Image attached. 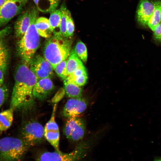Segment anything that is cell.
I'll return each instance as SVG.
<instances>
[{
	"instance_id": "obj_1",
	"label": "cell",
	"mask_w": 161,
	"mask_h": 161,
	"mask_svg": "<svg viewBox=\"0 0 161 161\" xmlns=\"http://www.w3.org/2000/svg\"><path fill=\"white\" fill-rule=\"evenodd\" d=\"M14 77L10 108L14 110L31 109L35 104L32 91L38 79L29 66L23 62L17 67Z\"/></svg>"
},
{
	"instance_id": "obj_2",
	"label": "cell",
	"mask_w": 161,
	"mask_h": 161,
	"mask_svg": "<svg viewBox=\"0 0 161 161\" xmlns=\"http://www.w3.org/2000/svg\"><path fill=\"white\" fill-rule=\"evenodd\" d=\"M31 10V17L30 24L17 45L18 55L23 62L28 66L40 44V35L35 26V21L38 18V11L35 7Z\"/></svg>"
},
{
	"instance_id": "obj_3",
	"label": "cell",
	"mask_w": 161,
	"mask_h": 161,
	"mask_svg": "<svg viewBox=\"0 0 161 161\" xmlns=\"http://www.w3.org/2000/svg\"><path fill=\"white\" fill-rule=\"evenodd\" d=\"M53 34L47 40L43 54L54 70L58 64L67 59L71 52V42L68 38L64 37L61 32Z\"/></svg>"
},
{
	"instance_id": "obj_4",
	"label": "cell",
	"mask_w": 161,
	"mask_h": 161,
	"mask_svg": "<svg viewBox=\"0 0 161 161\" xmlns=\"http://www.w3.org/2000/svg\"><path fill=\"white\" fill-rule=\"evenodd\" d=\"M29 147L21 138L3 137L0 139V161H20Z\"/></svg>"
},
{
	"instance_id": "obj_5",
	"label": "cell",
	"mask_w": 161,
	"mask_h": 161,
	"mask_svg": "<svg viewBox=\"0 0 161 161\" xmlns=\"http://www.w3.org/2000/svg\"><path fill=\"white\" fill-rule=\"evenodd\" d=\"M87 144V142L81 143L69 153H64L56 151H45L38 156L36 161H78L85 154Z\"/></svg>"
},
{
	"instance_id": "obj_6",
	"label": "cell",
	"mask_w": 161,
	"mask_h": 161,
	"mask_svg": "<svg viewBox=\"0 0 161 161\" xmlns=\"http://www.w3.org/2000/svg\"><path fill=\"white\" fill-rule=\"evenodd\" d=\"M21 139L29 146L41 143L44 137V127L39 123L32 120L27 123L23 126Z\"/></svg>"
},
{
	"instance_id": "obj_7",
	"label": "cell",
	"mask_w": 161,
	"mask_h": 161,
	"mask_svg": "<svg viewBox=\"0 0 161 161\" xmlns=\"http://www.w3.org/2000/svg\"><path fill=\"white\" fill-rule=\"evenodd\" d=\"M85 129L83 120L78 117H75L68 118L64 126L63 132L67 138L77 141L83 137Z\"/></svg>"
},
{
	"instance_id": "obj_8",
	"label": "cell",
	"mask_w": 161,
	"mask_h": 161,
	"mask_svg": "<svg viewBox=\"0 0 161 161\" xmlns=\"http://www.w3.org/2000/svg\"><path fill=\"white\" fill-rule=\"evenodd\" d=\"M29 66L38 80L52 76L53 69L50 64L43 57L35 55L30 61Z\"/></svg>"
},
{
	"instance_id": "obj_9",
	"label": "cell",
	"mask_w": 161,
	"mask_h": 161,
	"mask_svg": "<svg viewBox=\"0 0 161 161\" xmlns=\"http://www.w3.org/2000/svg\"><path fill=\"white\" fill-rule=\"evenodd\" d=\"M23 5L18 0H7L0 9V26L19 14Z\"/></svg>"
},
{
	"instance_id": "obj_10",
	"label": "cell",
	"mask_w": 161,
	"mask_h": 161,
	"mask_svg": "<svg viewBox=\"0 0 161 161\" xmlns=\"http://www.w3.org/2000/svg\"><path fill=\"white\" fill-rule=\"evenodd\" d=\"M87 106V101L83 98H70L64 107L63 114L68 118L78 117L85 111Z\"/></svg>"
},
{
	"instance_id": "obj_11",
	"label": "cell",
	"mask_w": 161,
	"mask_h": 161,
	"mask_svg": "<svg viewBox=\"0 0 161 161\" xmlns=\"http://www.w3.org/2000/svg\"><path fill=\"white\" fill-rule=\"evenodd\" d=\"M156 7L155 2L148 0H140L136 12L137 18L139 23L143 26H148V21Z\"/></svg>"
},
{
	"instance_id": "obj_12",
	"label": "cell",
	"mask_w": 161,
	"mask_h": 161,
	"mask_svg": "<svg viewBox=\"0 0 161 161\" xmlns=\"http://www.w3.org/2000/svg\"><path fill=\"white\" fill-rule=\"evenodd\" d=\"M54 88L50 78H45L38 80L34 86L32 95L34 99L44 100L47 98Z\"/></svg>"
},
{
	"instance_id": "obj_13",
	"label": "cell",
	"mask_w": 161,
	"mask_h": 161,
	"mask_svg": "<svg viewBox=\"0 0 161 161\" xmlns=\"http://www.w3.org/2000/svg\"><path fill=\"white\" fill-rule=\"evenodd\" d=\"M31 17V10L24 12L18 16L14 25L16 37L21 38L24 34L30 24Z\"/></svg>"
},
{
	"instance_id": "obj_14",
	"label": "cell",
	"mask_w": 161,
	"mask_h": 161,
	"mask_svg": "<svg viewBox=\"0 0 161 161\" xmlns=\"http://www.w3.org/2000/svg\"><path fill=\"white\" fill-rule=\"evenodd\" d=\"M35 26L40 36L48 38L52 35L53 30L47 18L43 17H38L35 21Z\"/></svg>"
},
{
	"instance_id": "obj_15",
	"label": "cell",
	"mask_w": 161,
	"mask_h": 161,
	"mask_svg": "<svg viewBox=\"0 0 161 161\" xmlns=\"http://www.w3.org/2000/svg\"><path fill=\"white\" fill-rule=\"evenodd\" d=\"M10 28L7 27L0 31V67L6 68L8 58V52L4 38L8 33Z\"/></svg>"
},
{
	"instance_id": "obj_16",
	"label": "cell",
	"mask_w": 161,
	"mask_h": 161,
	"mask_svg": "<svg viewBox=\"0 0 161 161\" xmlns=\"http://www.w3.org/2000/svg\"><path fill=\"white\" fill-rule=\"evenodd\" d=\"M64 91L66 96L70 98L81 97L83 89L74 83L68 76L64 80Z\"/></svg>"
},
{
	"instance_id": "obj_17",
	"label": "cell",
	"mask_w": 161,
	"mask_h": 161,
	"mask_svg": "<svg viewBox=\"0 0 161 161\" xmlns=\"http://www.w3.org/2000/svg\"><path fill=\"white\" fill-rule=\"evenodd\" d=\"M83 66L74 49L72 50L67 59L66 69L68 75L71 74L77 69Z\"/></svg>"
},
{
	"instance_id": "obj_18",
	"label": "cell",
	"mask_w": 161,
	"mask_h": 161,
	"mask_svg": "<svg viewBox=\"0 0 161 161\" xmlns=\"http://www.w3.org/2000/svg\"><path fill=\"white\" fill-rule=\"evenodd\" d=\"M13 111L10 108L0 112V131L7 130L11 126L13 120Z\"/></svg>"
},
{
	"instance_id": "obj_19",
	"label": "cell",
	"mask_w": 161,
	"mask_h": 161,
	"mask_svg": "<svg viewBox=\"0 0 161 161\" xmlns=\"http://www.w3.org/2000/svg\"><path fill=\"white\" fill-rule=\"evenodd\" d=\"M37 9L43 12H51L56 9L60 0H33Z\"/></svg>"
},
{
	"instance_id": "obj_20",
	"label": "cell",
	"mask_w": 161,
	"mask_h": 161,
	"mask_svg": "<svg viewBox=\"0 0 161 161\" xmlns=\"http://www.w3.org/2000/svg\"><path fill=\"white\" fill-rule=\"evenodd\" d=\"M60 132L57 130L44 131V137L57 151H61L59 148Z\"/></svg>"
},
{
	"instance_id": "obj_21",
	"label": "cell",
	"mask_w": 161,
	"mask_h": 161,
	"mask_svg": "<svg viewBox=\"0 0 161 161\" xmlns=\"http://www.w3.org/2000/svg\"><path fill=\"white\" fill-rule=\"evenodd\" d=\"M61 16V13L60 9H55L50 12L49 21L53 33L61 32L60 24Z\"/></svg>"
},
{
	"instance_id": "obj_22",
	"label": "cell",
	"mask_w": 161,
	"mask_h": 161,
	"mask_svg": "<svg viewBox=\"0 0 161 161\" xmlns=\"http://www.w3.org/2000/svg\"><path fill=\"white\" fill-rule=\"evenodd\" d=\"M155 9L150 18L148 23V26L154 31L155 28L160 23V10L161 2H155Z\"/></svg>"
},
{
	"instance_id": "obj_23",
	"label": "cell",
	"mask_w": 161,
	"mask_h": 161,
	"mask_svg": "<svg viewBox=\"0 0 161 161\" xmlns=\"http://www.w3.org/2000/svg\"><path fill=\"white\" fill-rule=\"evenodd\" d=\"M61 16L60 24L61 32L65 37L67 38V9L65 5L63 3L60 8Z\"/></svg>"
},
{
	"instance_id": "obj_24",
	"label": "cell",
	"mask_w": 161,
	"mask_h": 161,
	"mask_svg": "<svg viewBox=\"0 0 161 161\" xmlns=\"http://www.w3.org/2000/svg\"><path fill=\"white\" fill-rule=\"evenodd\" d=\"M74 50L79 58L84 62H86L87 58V52L86 47L81 41L76 45Z\"/></svg>"
},
{
	"instance_id": "obj_25",
	"label": "cell",
	"mask_w": 161,
	"mask_h": 161,
	"mask_svg": "<svg viewBox=\"0 0 161 161\" xmlns=\"http://www.w3.org/2000/svg\"><path fill=\"white\" fill-rule=\"evenodd\" d=\"M67 59L58 64L54 69L57 75L63 80L66 79L68 76L66 69Z\"/></svg>"
},
{
	"instance_id": "obj_26",
	"label": "cell",
	"mask_w": 161,
	"mask_h": 161,
	"mask_svg": "<svg viewBox=\"0 0 161 161\" xmlns=\"http://www.w3.org/2000/svg\"><path fill=\"white\" fill-rule=\"evenodd\" d=\"M67 38L72 36L75 30V25L71 13L67 10Z\"/></svg>"
},
{
	"instance_id": "obj_27",
	"label": "cell",
	"mask_w": 161,
	"mask_h": 161,
	"mask_svg": "<svg viewBox=\"0 0 161 161\" xmlns=\"http://www.w3.org/2000/svg\"><path fill=\"white\" fill-rule=\"evenodd\" d=\"M8 94L7 87L3 84L0 86V108L7 100Z\"/></svg>"
},
{
	"instance_id": "obj_28",
	"label": "cell",
	"mask_w": 161,
	"mask_h": 161,
	"mask_svg": "<svg viewBox=\"0 0 161 161\" xmlns=\"http://www.w3.org/2000/svg\"><path fill=\"white\" fill-rule=\"evenodd\" d=\"M70 78L75 84L80 86H82L86 83L88 78L86 73L81 75Z\"/></svg>"
},
{
	"instance_id": "obj_29",
	"label": "cell",
	"mask_w": 161,
	"mask_h": 161,
	"mask_svg": "<svg viewBox=\"0 0 161 161\" xmlns=\"http://www.w3.org/2000/svg\"><path fill=\"white\" fill-rule=\"evenodd\" d=\"M153 31L154 32L153 36L154 39L156 41L161 42V22Z\"/></svg>"
},
{
	"instance_id": "obj_30",
	"label": "cell",
	"mask_w": 161,
	"mask_h": 161,
	"mask_svg": "<svg viewBox=\"0 0 161 161\" xmlns=\"http://www.w3.org/2000/svg\"><path fill=\"white\" fill-rule=\"evenodd\" d=\"M6 68L0 67V86L3 84Z\"/></svg>"
},
{
	"instance_id": "obj_31",
	"label": "cell",
	"mask_w": 161,
	"mask_h": 161,
	"mask_svg": "<svg viewBox=\"0 0 161 161\" xmlns=\"http://www.w3.org/2000/svg\"><path fill=\"white\" fill-rule=\"evenodd\" d=\"M7 0H0V9Z\"/></svg>"
},
{
	"instance_id": "obj_32",
	"label": "cell",
	"mask_w": 161,
	"mask_h": 161,
	"mask_svg": "<svg viewBox=\"0 0 161 161\" xmlns=\"http://www.w3.org/2000/svg\"><path fill=\"white\" fill-rule=\"evenodd\" d=\"M28 0H18L23 5H24L27 2Z\"/></svg>"
},
{
	"instance_id": "obj_33",
	"label": "cell",
	"mask_w": 161,
	"mask_h": 161,
	"mask_svg": "<svg viewBox=\"0 0 161 161\" xmlns=\"http://www.w3.org/2000/svg\"><path fill=\"white\" fill-rule=\"evenodd\" d=\"M160 21L161 22V7L160 8Z\"/></svg>"
},
{
	"instance_id": "obj_34",
	"label": "cell",
	"mask_w": 161,
	"mask_h": 161,
	"mask_svg": "<svg viewBox=\"0 0 161 161\" xmlns=\"http://www.w3.org/2000/svg\"><path fill=\"white\" fill-rule=\"evenodd\" d=\"M156 161H161V159L158 160H156Z\"/></svg>"
}]
</instances>
